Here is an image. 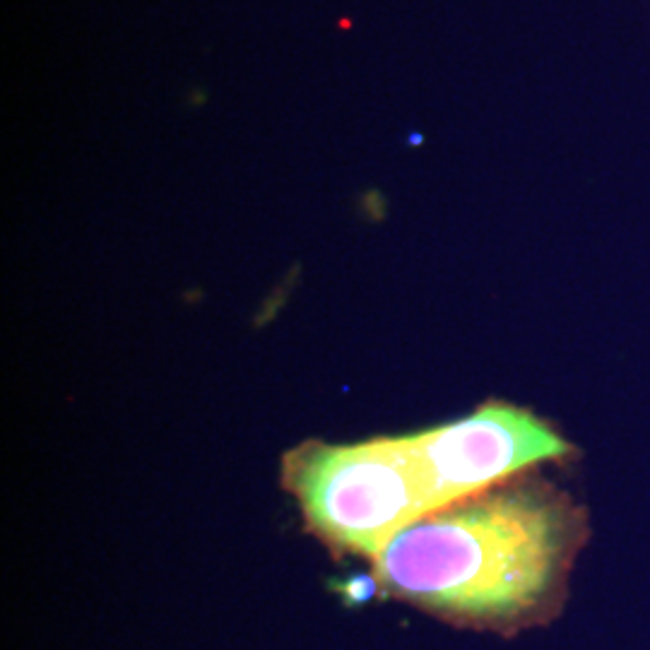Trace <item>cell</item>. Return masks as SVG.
<instances>
[{"label": "cell", "instance_id": "2", "mask_svg": "<svg viewBox=\"0 0 650 650\" xmlns=\"http://www.w3.org/2000/svg\"><path fill=\"white\" fill-rule=\"evenodd\" d=\"M282 481L318 537L371 559L433 510L412 433L349 446L303 443L284 457Z\"/></svg>", "mask_w": 650, "mask_h": 650}, {"label": "cell", "instance_id": "4", "mask_svg": "<svg viewBox=\"0 0 650 650\" xmlns=\"http://www.w3.org/2000/svg\"><path fill=\"white\" fill-rule=\"evenodd\" d=\"M191 94H193V96H186V99L191 101L193 106H200L202 101L207 99V91H205V89H200V87H193V89H191Z\"/></svg>", "mask_w": 650, "mask_h": 650}, {"label": "cell", "instance_id": "3", "mask_svg": "<svg viewBox=\"0 0 650 650\" xmlns=\"http://www.w3.org/2000/svg\"><path fill=\"white\" fill-rule=\"evenodd\" d=\"M431 489L433 510L515 479L571 446L532 412L491 402L457 422L412 433Z\"/></svg>", "mask_w": 650, "mask_h": 650}, {"label": "cell", "instance_id": "1", "mask_svg": "<svg viewBox=\"0 0 650 650\" xmlns=\"http://www.w3.org/2000/svg\"><path fill=\"white\" fill-rule=\"evenodd\" d=\"M585 532L571 496L515 477L395 534L376 581L453 624L510 633L556 614Z\"/></svg>", "mask_w": 650, "mask_h": 650}]
</instances>
